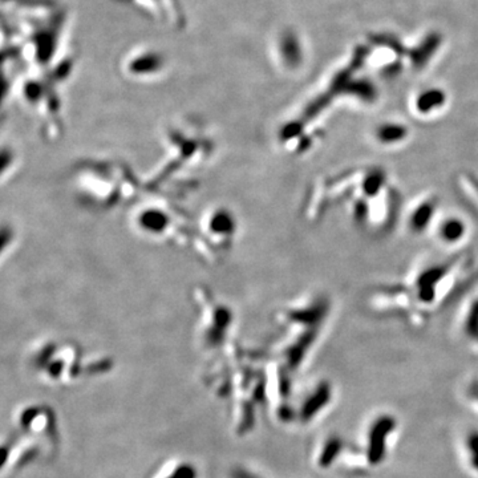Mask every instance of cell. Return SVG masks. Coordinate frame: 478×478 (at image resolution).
<instances>
[{
    "mask_svg": "<svg viewBox=\"0 0 478 478\" xmlns=\"http://www.w3.org/2000/svg\"><path fill=\"white\" fill-rule=\"evenodd\" d=\"M403 134V129L396 128V127H388V128L382 129L379 133V137L382 141H392L396 140L398 137H401Z\"/></svg>",
    "mask_w": 478,
    "mask_h": 478,
    "instance_id": "cell-5",
    "label": "cell"
},
{
    "mask_svg": "<svg viewBox=\"0 0 478 478\" xmlns=\"http://www.w3.org/2000/svg\"><path fill=\"white\" fill-rule=\"evenodd\" d=\"M16 239V232L11 223L0 222V260L7 254Z\"/></svg>",
    "mask_w": 478,
    "mask_h": 478,
    "instance_id": "cell-2",
    "label": "cell"
},
{
    "mask_svg": "<svg viewBox=\"0 0 478 478\" xmlns=\"http://www.w3.org/2000/svg\"><path fill=\"white\" fill-rule=\"evenodd\" d=\"M163 478H197L196 469L191 465L182 464L175 467L172 472H169Z\"/></svg>",
    "mask_w": 478,
    "mask_h": 478,
    "instance_id": "cell-4",
    "label": "cell"
},
{
    "mask_svg": "<svg viewBox=\"0 0 478 478\" xmlns=\"http://www.w3.org/2000/svg\"><path fill=\"white\" fill-rule=\"evenodd\" d=\"M232 478H259L254 474V473H251V472H249V470H246V469H235L233 472V474H232Z\"/></svg>",
    "mask_w": 478,
    "mask_h": 478,
    "instance_id": "cell-7",
    "label": "cell"
},
{
    "mask_svg": "<svg viewBox=\"0 0 478 478\" xmlns=\"http://www.w3.org/2000/svg\"><path fill=\"white\" fill-rule=\"evenodd\" d=\"M18 161L16 153L8 145H0V182L11 175Z\"/></svg>",
    "mask_w": 478,
    "mask_h": 478,
    "instance_id": "cell-1",
    "label": "cell"
},
{
    "mask_svg": "<svg viewBox=\"0 0 478 478\" xmlns=\"http://www.w3.org/2000/svg\"><path fill=\"white\" fill-rule=\"evenodd\" d=\"M439 99H440V94H425V97H422V100L420 101L421 108H424V109H429V108H431V103H436V104H437Z\"/></svg>",
    "mask_w": 478,
    "mask_h": 478,
    "instance_id": "cell-6",
    "label": "cell"
},
{
    "mask_svg": "<svg viewBox=\"0 0 478 478\" xmlns=\"http://www.w3.org/2000/svg\"><path fill=\"white\" fill-rule=\"evenodd\" d=\"M441 233H443L444 239L455 241L463 234V225H461V222L455 221V220L445 222Z\"/></svg>",
    "mask_w": 478,
    "mask_h": 478,
    "instance_id": "cell-3",
    "label": "cell"
}]
</instances>
